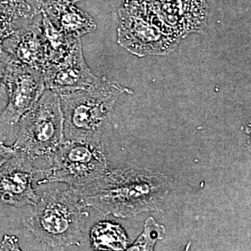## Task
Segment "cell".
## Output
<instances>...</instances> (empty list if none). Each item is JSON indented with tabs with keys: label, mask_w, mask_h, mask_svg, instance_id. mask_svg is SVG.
Here are the masks:
<instances>
[{
	"label": "cell",
	"mask_w": 251,
	"mask_h": 251,
	"mask_svg": "<svg viewBox=\"0 0 251 251\" xmlns=\"http://www.w3.org/2000/svg\"><path fill=\"white\" fill-rule=\"evenodd\" d=\"M27 22L18 21L12 15L0 8V48L6 39L12 36L18 28Z\"/></svg>",
	"instance_id": "17"
},
{
	"label": "cell",
	"mask_w": 251,
	"mask_h": 251,
	"mask_svg": "<svg viewBox=\"0 0 251 251\" xmlns=\"http://www.w3.org/2000/svg\"><path fill=\"white\" fill-rule=\"evenodd\" d=\"M42 13L21 26L1 48L21 65L44 70L48 64V52L43 34Z\"/></svg>",
	"instance_id": "10"
},
{
	"label": "cell",
	"mask_w": 251,
	"mask_h": 251,
	"mask_svg": "<svg viewBox=\"0 0 251 251\" xmlns=\"http://www.w3.org/2000/svg\"><path fill=\"white\" fill-rule=\"evenodd\" d=\"M119 16L118 44L138 57L169 53L181 39L150 0H125Z\"/></svg>",
	"instance_id": "4"
},
{
	"label": "cell",
	"mask_w": 251,
	"mask_h": 251,
	"mask_svg": "<svg viewBox=\"0 0 251 251\" xmlns=\"http://www.w3.org/2000/svg\"><path fill=\"white\" fill-rule=\"evenodd\" d=\"M153 3L163 21L180 38L199 31L205 25V0H157Z\"/></svg>",
	"instance_id": "11"
},
{
	"label": "cell",
	"mask_w": 251,
	"mask_h": 251,
	"mask_svg": "<svg viewBox=\"0 0 251 251\" xmlns=\"http://www.w3.org/2000/svg\"><path fill=\"white\" fill-rule=\"evenodd\" d=\"M43 74L46 89L59 94L92 88L104 78L94 75L87 65L80 39L63 57L49 63Z\"/></svg>",
	"instance_id": "8"
},
{
	"label": "cell",
	"mask_w": 251,
	"mask_h": 251,
	"mask_svg": "<svg viewBox=\"0 0 251 251\" xmlns=\"http://www.w3.org/2000/svg\"><path fill=\"white\" fill-rule=\"evenodd\" d=\"M90 240L94 250L123 251L128 247V238L120 225L99 222L92 227Z\"/></svg>",
	"instance_id": "13"
},
{
	"label": "cell",
	"mask_w": 251,
	"mask_h": 251,
	"mask_svg": "<svg viewBox=\"0 0 251 251\" xmlns=\"http://www.w3.org/2000/svg\"><path fill=\"white\" fill-rule=\"evenodd\" d=\"M13 133L12 146L33 161L50 156L64 141L59 94L46 89L35 105L20 119Z\"/></svg>",
	"instance_id": "5"
},
{
	"label": "cell",
	"mask_w": 251,
	"mask_h": 251,
	"mask_svg": "<svg viewBox=\"0 0 251 251\" xmlns=\"http://www.w3.org/2000/svg\"><path fill=\"white\" fill-rule=\"evenodd\" d=\"M18 150L13 146H6L3 142L0 140V166L9 158L14 156Z\"/></svg>",
	"instance_id": "20"
},
{
	"label": "cell",
	"mask_w": 251,
	"mask_h": 251,
	"mask_svg": "<svg viewBox=\"0 0 251 251\" xmlns=\"http://www.w3.org/2000/svg\"><path fill=\"white\" fill-rule=\"evenodd\" d=\"M46 90L43 71L13 62L7 80L8 103L0 112V136L5 138Z\"/></svg>",
	"instance_id": "7"
},
{
	"label": "cell",
	"mask_w": 251,
	"mask_h": 251,
	"mask_svg": "<svg viewBox=\"0 0 251 251\" xmlns=\"http://www.w3.org/2000/svg\"><path fill=\"white\" fill-rule=\"evenodd\" d=\"M131 93L130 89L104 77L92 88L59 94L64 140L100 143L104 126L117 99Z\"/></svg>",
	"instance_id": "3"
},
{
	"label": "cell",
	"mask_w": 251,
	"mask_h": 251,
	"mask_svg": "<svg viewBox=\"0 0 251 251\" xmlns=\"http://www.w3.org/2000/svg\"><path fill=\"white\" fill-rule=\"evenodd\" d=\"M41 13H42L41 27H42L43 34H44L46 47H47L48 59H49L48 64H49L63 57L71 49L75 41L78 39L66 35L50 22L49 18L42 11Z\"/></svg>",
	"instance_id": "14"
},
{
	"label": "cell",
	"mask_w": 251,
	"mask_h": 251,
	"mask_svg": "<svg viewBox=\"0 0 251 251\" xmlns=\"http://www.w3.org/2000/svg\"><path fill=\"white\" fill-rule=\"evenodd\" d=\"M13 61L2 48H0V98L7 100V80Z\"/></svg>",
	"instance_id": "18"
},
{
	"label": "cell",
	"mask_w": 251,
	"mask_h": 251,
	"mask_svg": "<svg viewBox=\"0 0 251 251\" xmlns=\"http://www.w3.org/2000/svg\"><path fill=\"white\" fill-rule=\"evenodd\" d=\"M0 251H21L18 238L14 236H4L0 242Z\"/></svg>",
	"instance_id": "19"
},
{
	"label": "cell",
	"mask_w": 251,
	"mask_h": 251,
	"mask_svg": "<svg viewBox=\"0 0 251 251\" xmlns=\"http://www.w3.org/2000/svg\"><path fill=\"white\" fill-rule=\"evenodd\" d=\"M0 8L21 22H27L41 13L39 0H0Z\"/></svg>",
	"instance_id": "15"
},
{
	"label": "cell",
	"mask_w": 251,
	"mask_h": 251,
	"mask_svg": "<svg viewBox=\"0 0 251 251\" xmlns=\"http://www.w3.org/2000/svg\"><path fill=\"white\" fill-rule=\"evenodd\" d=\"M48 159L50 166L42 171L39 185L60 182L77 188L94 182L108 171L100 143L64 140Z\"/></svg>",
	"instance_id": "6"
},
{
	"label": "cell",
	"mask_w": 251,
	"mask_h": 251,
	"mask_svg": "<svg viewBox=\"0 0 251 251\" xmlns=\"http://www.w3.org/2000/svg\"><path fill=\"white\" fill-rule=\"evenodd\" d=\"M74 189L86 207L120 218L153 209L165 193L158 176L128 169L107 171L94 182Z\"/></svg>",
	"instance_id": "1"
},
{
	"label": "cell",
	"mask_w": 251,
	"mask_h": 251,
	"mask_svg": "<svg viewBox=\"0 0 251 251\" xmlns=\"http://www.w3.org/2000/svg\"><path fill=\"white\" fill-rule=\"evenodd\" d=\"M150 1H153V2H155V1H156L157 0H150Z\"/></svg>",
	"instance_id": "22"
},
{
	"label": "cell",
	"mask_w": 251,
	"mask_h": 251,
	"mask_svg": "<svg viewBox=\"0 0 251 251\" xmlns=\"http://www.w3.org/2000/svg\"><path fill=\"white\" fill-rule=\"evenodd\" d=\"M41 11L57 29L70 37L80 39L97 29L93 18L74 3L61 4L50 0L42 5Z\"/></svg>",
	"instance_id": "12"
},
{
	"label": "cell",
	"mask_w": 251,
	"mask_h": 251,
	"mask_svg": "<svg viewBox=\"0 0 251 251\" xmlns=\"http://www.w3.org/2000/svg\"><path fill=\"white\" fill-rule=\"evenodd\" d=\"M166 232L163 226L158 224L153 218L147 220L143 233L135 241L128 251H153L157 241L163 239Z\"/></svg>",
	"instance_id": "16"
},
{
	"label": "cell",
	"mask_w": 251,
	"mask_h": 251,
	"mask_svg": "<svg viewBox=\"0 0 251 251\" xmlns=\"http://www.w3.org/2000/svg\"><path fill=\"white\" fill-rule=\"evenodd\" d=\"M49 1H50V0H39V1H40L41 3V6H42V5L46 4V3L49 2Z\"/></svg>",
	"instance_id": "21"
},
{
	"label": "cell",
	"mask_w": 251,
	"mask_h": 251,
	"mask_svg": "<svg viewBox=\"0 0 251 251\" xmlns=\"http://www.w3.org/2000/svg\"><path fill=\"white\" fill-rule=\"evenodd\" d=\"M33 206L24 225L39 242L54 249L80 245L86 206L74 188L45 191Z\"/></svg>",
	"instance_id": "2"
},
{
	"label": "cell",
	"mask_w": 251,
	"mask_h": 251,
	"mask_svg": "<svg viewBox=\"0 0 251 251\" xmlns=\"http://www.w3.org/2000/svg\"><path fill=\"white\" fill-rule=\"evenodd\" d=\"M33 162L27 153L18 151L0 166V202L16 207L37 202L32 181L38 170Z\"/></svg>",
	"instance_id": "9"
}]
</instances>
